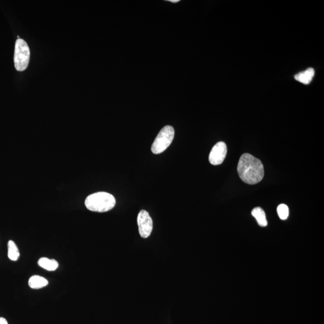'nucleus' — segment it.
Listing matches in <instances>:
<instances>
[{"instance_id":"obj_2","label":"nucleus","mask_w":324,"mask_h":324,"mask_svg":"<svg viewBox=\"0 0 324 324\" xmlns=\"http://www.w3.org/2000/svg\"><path fill=\"white\" fill-rule=\"evenodd\" d=\"M116 204V198L109 193L100 192L90 195L85 201V205L90 211L104 212L112 209Z\"/></svg>"},{"instance_id":"obj_14","label":"nucleus","mask_w":324,"mask_h":324,"mask_svg":"<svg viewBox=\"0 0 324 324\" xmlns=\"http://www.w3.org/2000/svg\"><path fill=\"white\" fill-rule=\"evenodd\" d=\"M169 2H172V3H178L179 1V0H169Z\"/></svg>"},{"instance_id":"obj_13","label":"nucleus","mask_w":324,"mask_h":324,"mask_svg":"<svg viewBox=\"0 0 324 324\" xmlns=\"http://www.w3.org/2000/svg\"><path fill=\"white\" fill-rule=\"evenodd\" d=\"M0 324H9L5 317H0Z\"/></svg>"},{"instance_id":"obj_4","label":"nucleus","mask_w":324,"mask_h":324,"mask_svg":"<svg viewBox=\"0 0 324 324\" xmlns=\"http://www.w3.org/2000/svg\"><path fill=\"white\" fill-rule=\"evenodd\" d=\"M174 135L175 131L172 126H166L163 127L153 143L152 152L158 155L164 152L171 145Z\"/></svg>"},{"instance_id":"obj_5","label":"nucleus","mask_w":324,"mask_h":324,"mask_svg":"<svg viewBox=\"0 0 324 324\" xmlns=\"http://www.w3.org/2000/svg\"><path fill=\"white\" fill-rule=\"evenodd\" d=\"M137 222L140 237L143 238L149 237L153 231V223L149 212L143 209L140 211L137 215Z\"/></svg>"},{"instance_id":"obj_12","label":"nucleus","mask_w":324,"mask_h":324,"mask_svg":"<svg viewBox=\"0 0 324 324\" xmlns=\"http://www.w3.org/2000/svg\"><path fill=\"white\" fill-rule=\"evenodd\" d=\"M277 214L281 220H286L289 216V208L285 204H280L277 208Z\"/></svg>"},{"instance_id":"obj_9","label":"nucleus","mask_w":324,"mask_h":324,"mask_svg":"<svg viewBox=\"0 0 324 324\" xmlns=\"http://www.w3.org/2000/svg\"><path fill=\"white\" fill-rule=\"evenodd\" d=\"M38 265L46 270L53 271L57 269L59 264L56 260L49 259L47 258H41L38 261Z\"/></svg>"},{"instance_id":"obj_6","label":"nucleus","mask_w":324,"mask_h":324,"mask_svg":"<svg viewBox=\"0 0 324 324\" xmlns=\"http://www.w3.org/2000/svg\"><path fill=\"white\" fill-rule=\"evenodd\" d=\"M227 155V146L224 142H219L212 147L209 155V162L212 165L222 164Z\"/></svg>"},{"instance_id":"obj_1","label":"nucleus","mask_w":324,"mask_h":324,"mask_svg":"<svg viewBox=\"0 0 324 324\" xmlns=\"http://www.w3.org/2000/svg\"><path fill=\"white\" fill-rule=\"evenodd\" d=\"M237 171L242 181L254 185L260 183L264 176L263 163L248 153L244 154L239 160Z\"/></svg>"},{"instance_id":"obj_10","label":"nucleus","mask_w":324,"mask_h":324,"mask_svg":"<svg viewBox=\"0 0 324 324\" xmlns=\"http://www.w3.org/2000/svg\"><path fill=\"white\" fill-rule=\"evenodd\" d=\"M251 215L256 219L258 225L261 227H266L268 224L266 215L263 208L261 207L255 208L251 211Z\"/></svg>"},{"instance_id":"obj_7","label":"nucleus","mask_w":324,"mask_h":324,"mask_svg":"<svg viewBox=\"0 0 324 324\" xmlns=\"http://www.w3.org/2000/svg\"><path fill=\"white\" fill-rule=\"evenodd\" d=\"M314 75H315V70L313 68H309L305 71L297 74L295 76V79L301 83L307 85L312 82Z\"/></svg>"},{"instance_id":"obj_11","label":"nucleus","mask_w":324,"mask_h":324,"mask_svg":"<svg viewBox=\"0 0 324 324\" xmlns=\"http://www.w3.org/2000/svg\"><path fill=\"white\" fill-rule=\"evenodd\" d=\"M19 256H20V253H19L17 245H16L14 241L10 240L8 242V257L9 259L13 261H16L19 259Z\"/></svg>"},{"instance_id":"obj_8","label":"nucleus","mask_w":324,"mask_h":324,"mask_svg":"<svg viewBox=\"0 0 324 324\" xmlns=\"http://www.w3.org/2000/svg\"><path fill=\"white\" fill-rule=\"evenodd\" d=\"M48 284V281L44 277L38 276H32L29 278L28 285L32 289H41V288L47 286Z\"/></svg>"},{"instance_id":"obj_3","label":"nucleus","mask_w":324,"mask_h":324,"mask_svg":"<svg viewBox=\"0 0 324 324\" xmlns=\"http://www.w3.org/2000/svg\"><path fill=\"white\" fill-rule=\"evenodd\" d=\"M30 51L27 42L23 39H19L16 42L14 63L16 69L19 71H24L27 68Z\"/></svg>"}]
</instances>
